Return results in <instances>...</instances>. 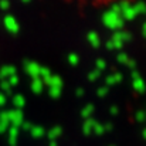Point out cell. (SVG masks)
Returning <instances> with one entry per match:
<instances>
[{
    "label": "cell",
    "mask_w": 146,
    "mask_h": 146,
    "mask_svg": "<svg viewBox=\"0 0 146 146\" xmlns=\"http://www.w3.org/2000/svg\"><path fill=\"white\" fill-rule=\"evenodd\" d=\"M121 7L126 9V7H128V1H122V3H121Z\"/></svg>",
    "instance_id": "cell-1"
}]
</instances>
